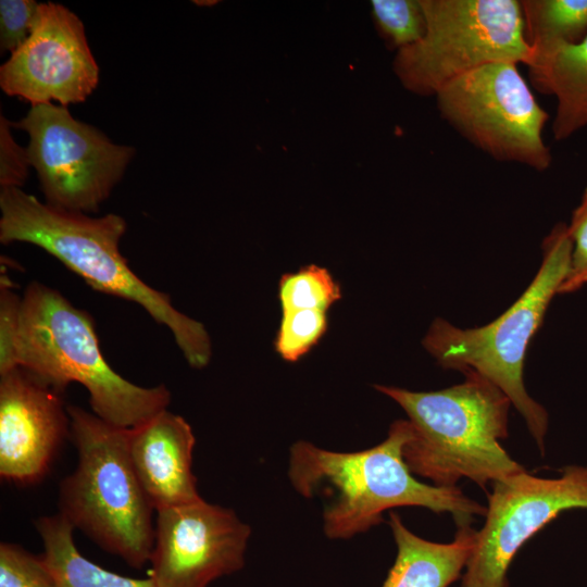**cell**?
Segmentation results:
<instances>
[{
	"label": "cell",
	"instance_id": "7402d4cb",
	"mask_svg": "<svg viewBox=\"0 0 587 587\" xmlns=\"http://www.w3.org/2000/svg\"><path fill=\"white\" fill-rule=\"evenodd\" d=\"M0 587H57V583L42 554L1 542Z\"/></svg>",
	"mask_w": 587,
	"mask_h": 587
},
{
	"label": "cell",
	"instance_id": "603a6c76",
	"mask_svg": "<svg viewBox=\"0 0 587 587\" xmlns=\"http://www.w3.org/2000/svg\"><path fill=\"white\" fill-rule=\"evenodd\" d=\"M567 230L572 240L571 261L558 294L573 292L587 284V187L572 214Z\"/></svg>",
	"mask_w": 587,
	"mask_h": 587
},
{
	"label": "cell",
	"instance_id": "4fadbf2b",
	"mask_svg": "<svg viewBox=\"0 0 587 587\" xmlns=\"http://www.w3.org/2000/svg\"><path fill=\"white\" fill-rule=\"evenodd\" d=\"M62 392L23 367L0 374V475L40 480L71 434Z\"/></svg>",
	"mask_w": 587,
	"mask_h": 587
},
{
	"label": "cell",
	"instance_id": "5b68a950",
	"mask_svg": "<svg viewBox=\"0 0 587 587\" xmlns=\"http://www.w3.org/2000/svg\"><path fill=\"white\" fill-rule=\"evenodd\" d=\"M76 469L59 485V512L103 550L129 566L150 562L155 526L128 452V429L67 405Z\"/></svg>",
	"mask_w": 587,
	"mask_h": 587
},
{
	"label": "cell",
	"instance_id": "cb8c5ba5",
	"mask_svg": "<svg viewBox=\"0 0 587 587\" xmlns=\"http://www.w3.org/2000/svg\"><path fill=\"white\" fill-rule=\"evenodd\" d=\"M39 3L33 0L0 1V50L14 52L32 33Z\"/></svg>",
	"mask_w": 587,
	"mask_h": 587
},
{
	"label": "cell",
	"instance_id": "7c38bea8",
	"mask_svg": "<svg viewBox=\"0 0 587 587\" xmlns=\"http://www.w3.org/2000/svg\"><path fill=\"white\" fill-rule=\"evenodd\" d=\"M250 527L203 499L157 511L150 578L157 587H208L239 571Z\"/></svg>",
	"mask_w": 587,
	"mask_h": 587
},
{
	"label": "cell",
	"instance_id": "52a82bcc",
	"mask_svg": "<svg viewBox=\"0 0 587 587\" xmlns=\"http://www.w3.org/2000/svg\"><path fill=\"white\" fill-rule=\"evenodd\" d=\"M424 36L397 51L394 71L401 84L422 96L496 62H533L516 0H420Z\"/></svg>",
	"mask_w": 587,
	"mask_h": 587
},
{
	"label": "cell",
	"instance_id": "ba28073f",
	"mask_svg": "<svg viewBox=\"0 0 587 587\" xmlns=\"http://www.w3.org/2000/svg\"><path fill=\"white\" fill-rule=\"evenodd\" d=\"M436 99L441 117L491 158L549 168L551 153L542 139L549 116L516 63L484 65L445 86Z\"/></svg>",
	"mask_w": 587,
	"mask_h": 587
},
{
	"label": "cell",
	"instance_id": "6da1fadb",
	"mask_svg": "<svg viewBox=\"0 0 587 587\" xmlns=\"http://www.w3.org/2000/svg\"><path fill=\"white\" fill-rule=\"evenodd\" d=\"M14 367L62 394L71 383L83 385L92 413L121 428H134L171 403L166 386H138L114 371L90 314L37 282L22 297L10 284L0 286V374Z\"/></svg>",
	"mask_w": 587,
	"mask_h": 587
},
{
	"label": "cell",
	"instance_id": "2e32d148",
	"mask_svg": "<svg viewBox=\"0 0 587 587\" xmlns=\"http://www.w3.org/2000/svg\"><path fill=\"white\" fill-rule=\"evenodd\" d=\"M528 70L534 87L557 99L554 139L564 140L587 126V36L535 60Z\"/></svg>",
	"mask_w": 587,
	"mask_h": 587
},
{
	"label": "cell",
	"instance_id": "5bb4252c",
	"mask_svg": "<svg viewBox=\"0 0 587 587\" xmlns=\"http://www.w3.org/2000/svg\"><path fill=\"white\" fill-rule=\"evenodd\" d=\"M195 442L190 425L167 409L128 429L130 461L155 511L202 499L191 470Z\"/></svg>",
	"mask_w": 587,
	"mask_h": 587
},
{
	"label": "cell",
	"instance_id": "ac0fdd59",
	"mask_svg": "<svg viewBox=\"0 0 587 587\" xmlns=\"http://www.w3.org/2000/svg\"><path fill=\"white\" fill-rule=\"evenodd\" d=\"M520 5L525 38L533 50L532 64L587 36V0H522Z\"/></svg>",
	"mask_w": 587,
	"mask_h": 587
},
{
	"label": "cell",
	"instance_id": "277c9868",
	"mask_svg": "<svg viewBox=\"0 0 587 587\" xmlns=\"http://www.w3.org/2000/svg\"><path fill=\"white\" fill-rule=\"evenodd\" d=\"M463 373L461 384L435 391L375 388L409 417L402 453L413 474L444 487L469 478L485 489L524 469L500 444L508 436L509 398L477 372Z\"/></svg>",
	"mask_w": 587,
	"mask_h": 587
},
{
	"label": "cell",
	"instance_id": "3957f363",
	"mask_svg": "<svg viewBox=\"0 0 587 587\" xmlns=\"http://www.w3.org/2000/svg\"><path fill=\"white\" fill-rule=\"evenodd\" d=\"M0 241L35 245L62 262L92 289L139 304L166 326L188 364L211 358L205 327L177 310L171 297L141 280L120 251L125 220L114 213L92 217L53 208L22 188H0Z\"/></svg>",
	"mask_w": 587,
	"mask_h": 587
},
{
	"label": "cell",
	"instance_id": "8fae6325",
	"mask_svg": "<svg viewBox=\"0 0 587 587\" xmlns=\"http://www.w3.org/2000/svg\"><path fill=\"white\" fill-rule=\"evenodd\" d=\"M98 83L83 22L53 2L39 3L30 35L0 67L3 92L32 105L84 102Z\"/></svg>",
	"mask_w": 587,
	"mask_h": 587
},
{
	"label": "cell",
	"instance_id": "9c48e42d",
	"mask_svg": "<svg viewBox=\"0 0 587 587\" xmlns=\"http://www.w3.org/2000/svg\"><path fill=\"white\" fill-rule=\"evenodd\" d=\"M13 127L27 133L30 166L46 203L71 212H97L135 154L52 102L32 105Z\"/></svg>",
	"mask_w": 587,
	"mask_h": 587
},
{
	"label": "cell",
	"instance_id": "ffe728a7",
	"mask_svg": "<svg viewBox=\"0 0 587 587\" xmlns=\"http://www.w3.org/2000/svg\"><path fill=\"white\" fill-rule=\"evenodd\" d=\"M371 7L379 33L398 50L424 36L426 21L420 0H373Z\"/></svg>",
	"mask_w": 587,
	"mask_h": 587
},
{
	"label": "cell",
	"instance_id": "7a4b0ae2",
	"mask_svg": "<svg viewBox=\"0 0 587 587\" xmlns=\"http://www.w3.org/2000/svg\"><path fill=\"white\" fill-rule=\"evenodd\" d=\"M411 435L408 420L390 425L388 436L370 449L353 452L325 450L308 441L290 449L288 476L303 497L326 499L323 521L330 539H348L383 521L397 507H422L452 514L459 526L470 525L486 508L457 486L424 484L413 476L403 459Z\"/></svg>",
	"mask_w": 587,
	"mask_h": 587
},
{
	"label": "cell",
	"instance_id": "9a60e30c",
	"mask_svg": "<svg viewBox=\"0 0 587 587\" xmlns=\"http://www.w3.org/2000/svg\"><path fill=\"white\" fill-rule=\"evenodd\" d=\"M389 525L397 555L382 587H448L461 576L476 542L470 525L459 526L448 544L416 536L396 513H390Z\"/></svg>",
	"mask_w": 587,
	"mask_h": 587
},
{
	"label": "cell",
	"instance_id": "d4e9b609",
	"mask_svg": "<svg viewBox=\"0 0 587 587\" xmlns=\"http://www.w3.org/2000/svg\"><path fill=\"white\" fill-rule=\"evenodd\" d=\"M13 123L0 116V187L22 188L30 166L26 148L21 147L11 133Z\"/></svg>",
	"mask_w": 587,
	"mask_h": 587
},
{
	"label": "cell",
	"instance_id": "e0dca14e",
	"mask_svg": "<svg viewBox=\"0 0 587 587\" xmlns=\"http://www.w3.org/2000/svg\"><path fill=\"white\" fill-rule=\"evenodd\" d=\"M43 544L42 557L57 587H157L148 578H132L108 571L84 557L74 541V527L60 513L35 522Z\"/></svg>",
	"mask_w": 587,
	"mask_h": 587
},
{
	"label": "cell",
	"instance_id": "d6986e66",
	"mask_svg": "<svg viewBox=\"0 0 587 587\" xmlns=\"http://www.w3.org/2000/svg\"><path fill=\"white\" fill-rule=\"evenodd\" d=\"M341 296L340 288L330 273L317 265H308L298 272L282 276L278 297L282 311H327Z\"/></svg>",
	"mask_w": 587,
	"mask_h": 587
},
{
	"label": "cell",
	"instance_id": "44dd1931",
	"mask_svg": "<svg viewBox=\"0 0 587 587\" xmlns=\"http://www.w3.org/2000/svg\"><path fill=\"white\" fill-rule=\"evenodd\" d=\"M326 311L300 309L282 311L275 340L276 352L286 361L296 362L309 352L327 330Z\"/></svg>",
	"mask_w": 587,
	"mask_h": 587
},
{
	"label": "cell",
	"instance_id": "8992f818",
	"mask_svg": "<svg viewBox=\"0 0 587 587\" xmlns=\"http://www.w3.org/2000/svg\"><path fill=\"white\" fill-rule=\"evenodd\" d=\"M542 249V262L534 279L500 316L474 328L436 319L423 339L424 348L442 367L474 371L496 385L523 416L541 452L548 413L527 394L523 366L529 342L569 271L572 240L567 225L557 224Z\"/></svg>",
	"mask_w": 587,
	"mask_h": 587
},
{
	"label": "cell",
	"instance_id": "30bf717a",
	"mask_svg": "<svg viewBox=\"0 0 587 587\" xmlns=\"http://www.w3.org/2000/svg\"><path fill=\"white\" fill-rule=\"evenodd\" d=\"M577 508L587 509V466H566L555 478L523 470L492 483L462 587H509L508 569L519 549L560 513Z\"/></svg>",
	"mask_w": 587,
	"mask_h": 587
}]
</instances>
